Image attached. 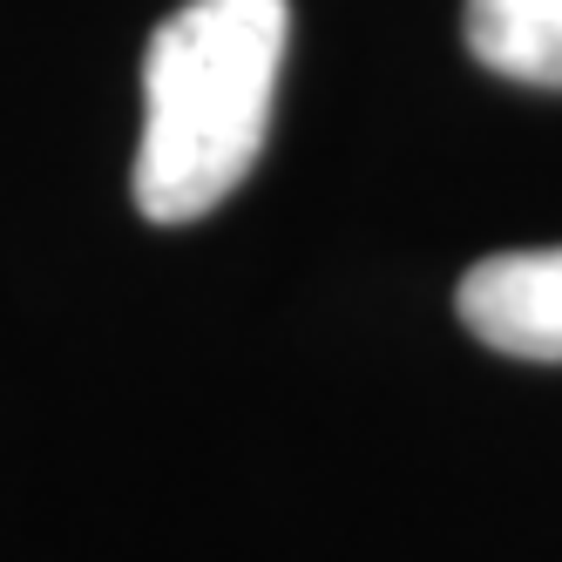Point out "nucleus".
Masks as SVG:
<instances>
[{"mask_svg":"<svg viewBox=\"0 0 562 562\" xmlns=\"http://www.w3.org/2000/svg\"><path fill=\"white\" fill-rule=\"evenodd\" d=\"M285 27V0H183L149 34L136 143V211L149 224H196L251 177L271 136Z\"/></svg>","mask_w":562,"mask_h":562,"instance_id":"1","label":"nucleus"},{"mask_svg":"<svg viewBox=\"0 0 562 562\" xmlns=\"http://www.w3.org/2000/svg\"><path fill=\"white\" fill-rule=\"evenodd\" d=\"M461 326L508 359L562 367V245L549 251H495L454 292Z\"/></svg>","mask_w":562,"mask_h":562,"instance_id":"2","label":"nucleus"},{"mask_svg":"<svg viewBox=\"0 0 562 562\" xmlns=\"http://www.w3.org/2000/svg\"><path fill=\"white\" fill-rule=\"evenodd\" d=\"M468 55L521 89H562V0H468Z\"/></svg>","mask_w":562,"mask_h":562,"instance_id":"3","label":"nucleus"}]
</instances>
